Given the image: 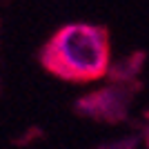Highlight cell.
Listing matches in <instances>:
<instances>
[{
    "instance_id": "cell-1",
    "label": "cell",
    "mask_w": 149,
    "mask_h": 149,
    "mask_svg": "<svg viewBox=\"0 0 149 149\" xmlns=\"http://www.w3.org/2000/svg\"><path fill=\"white\" fill-rule=\"evenodd\" d=\"M42 69L67 82H96L111 71V40L100 25L71 22L54 31L38 56Z\"/></svg>"
},
{
    "instance_id": "cell-2",
    "label": "cell",
    "mask_w": 149,
    "mask_h": 149,
    "mask_svg": "<svg viewBox=\"0 0 149 149\" xmlns=\"http://www.w3.org/2000/svg\"><path fill=\"white\" fill-rule=\"evenodd\" d=\"M138 91L136 82L113 80V85L100 87L76 100V111L100 123H120L127 118L131 98Z\"/></svg>"
},
{
    "instance_id": "cell-3",
    "label": "cell",
    "mask_w": 149,
    "mask_h": 149,
    "mask_svg": "<svg viewBox=\"0 0 149 149\" xmlns=\"http://www.w3.org/2000/svg\"><path fill=\"white\" fill-rule=\"evenodd\" d=\"M136 147V138H123V140H113V143H107L98 149H134Z\"/></svg>"
},
{
    "instance_id": "cell-4",
    "label": "cell",
    "mask_w": 149,
    "mask_h": 149,
    "mask_svg": "<svg viewBox=\"0 0 149 149\" xmlns=\"http://www.w3.org/2000/svg\"><path fill=\"white\" fill-rule=\"evenodd\" d=\"M145 143L149 147V113H147V127H145Z\"/></svg>"
}]
</instances>
